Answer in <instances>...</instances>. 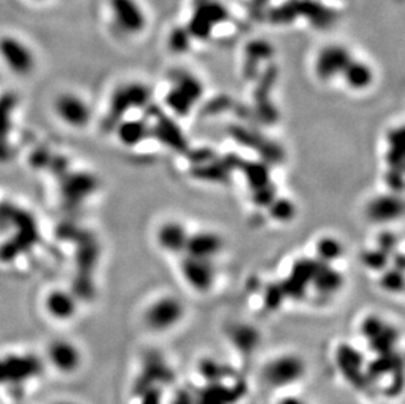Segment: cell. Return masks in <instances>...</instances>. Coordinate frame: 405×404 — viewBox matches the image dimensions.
Segmentation results:
<instances>
[{
  "mask_svg": "<svg viewBox=\"0 0 405 404\" xmlns=\"http://www.w3.org/2000/svg\"><path fill=\"white\" fill-rule=\"evenodd\" d=\"M188 237V231L185 227L175 221H169L160 226L157 239L159 247L163 251L172 255H178L184 254Z\"/></svg>",
  "mask_w": 405,
  "mask_h": 404,
  "instance_id": "e0dca14e",
  "label": "cell"
},
{
  "mask_svg": "<svg viewBox=\"0 0 405 404\" xmlns=\"http://www.w3.org/2000/svg\"><path fill=\"white\" fill-rule=\"evenodd\" d=\"M379 248L385 251L387 254L392 255L395 252L396 246H397V237L391 231H385L379 239H378Z\"/></svg>",
  "mask_w": 405,
  "mask_h": 404,
  "instance_id": "836d02e7",
  "label": "cell"
},
{
  "mask_svg": "<svg viewBox=\"0 0 405 404\" xmlns=\"http://www.w3.org/2000/svg\"><path fill=\"white\" fill-rule=\"evenodd\" d=\"M44 364L34 355H11L0 357V384H20L42 373Z\"/></svg>",
  "mask_w": 405,
  "mask_h": 404,
  "instance_id": "3957f363",
  "label": "cell"
},
{
  "mask_svg": "<svg viewBox=\"0 0 405 404\" xmlns=\"http://www.w3.org/2000/svg\"><path fill=\"white\" fill-rule=\"evenodd\" d=\"M51 365L65 374H71L79 369L81 364V353L77 345L67 340H55L48 349Z\"/></svg>",
  "mask_w": 405,
  "mask_h": 404,
  "instance_id": "4fadbf2b",
  "label": "cell"
},
{
  "mask_svg": "<svg viewBox=\"0 0 405 404\" xmlns=\"http://www.w3.org/2000/svg\"><path fill=\"white\" fill-rule=\"evenodd\" d=\"M227 19V11L215 0H204L194 8L188 30L192 37L205 40L214 28Z\"/></svg>",
  "mask_w": 405,
  "mask_h": 404,
  "instance_id": "ba28073f",
  "label": "cell"
},
{
  "mask_svg": "<svg viewBox=\"0 0 405 404\" xmlns=\"http://www.w3.org/2000/svg\"><path fill=\"white\" fill-rule=\"evenodd\" d=\"M344 254L343 243L333 237H323L317 240V259L320 263L332 264Z\"/></svg>",
  "mask_w": 405,
  "mask_h": 404,
  "instance_id": "cb8c5ba5",
  "label": "cell"
},
{
  "mask_svg": "<svg viewBox=\"0 0 405 404\" xmlns=\"http://www.w3.org/2000/svg\"><path fill=\"white\" fill-rule=\"evenodd\" d=\"M202 84L196 77L182 74L167 95V105L178 116H185L202 96Z\"/></svg>",
  "mask_w": 405,
  "mask_h": 404,
  "instance_id": "8992f818",
  "label": "cell"
},
{
  "mask_svg": "<svg viewBox=\"0 0 405 404\" xmlns=\"http://www.w3.org/2000/svg\"><path fill=\"white\" fill-rule=\"evenodd\" d=\"M336 364L338 372L349 382L359 381V377L365 373V360L354 346L341 344L336 353Z\"/></svg>",
  "mask_w": 405,
  "mask_h": 404,
  "instance_id": "2e32d148",
  "label": "cell"
},
{
  "mask_svg": "<svg viewBox=\"0 0 405 404\" xmlns=\"http://www.w3.org/2000/svg\"><path fill=\"white\" fill-rule=\"evenodd\" d=\"M16 104L18 98L13 93H4L0 96V141H7Z\"/></svg>",
  "mask_w": 405,
  "mask_h": 404,
  "instance_id": "d4e9b609",
  "label": "cell"
},
{
  "mask_svg": "<svg viewBox=\"0 0 405 404\" xmlns=\"http://www.w3.org/2000/svg\"><path fill=\"white\" fill-rule=\"evenodd\" d=\"M95 189H96V180L86 174H80L69 178L67 184L65 185V193L71 201H79L81 198L91 195Z\"/></svg>",
  "mask_w": 405,
  "mask_h": 404,
  "instance_id": "603a6c76",
  "label": "cell"
},
{
  "mask_svg": "<svg viewBox=\"0 0 405 404\" xmlns=\"http://www.w3.org/2000/svg\"><path fill=\"white\" fill-rule=\"evenodd\" d=\"M151 91L140 83H130L119 87L112 96L109 109V125H117L121 117H124L130 109L145 108L149 104Z\"/></svg>",
  "mask_w": 405,
  "mask_h": 404,
  "instance_id": "5b68a950",
  "label": "cell"
},
{
  "mask_svg": "<svg viewBox=\"0 0 405 404\" xmlns=\"http://www.w3.org/2000/svg\"><path fill=\"white\" fill-rule=\"evenodd\" d=\"M274 404H310L305 398L297 394H285L281 398H278L277 402Z\"/></svg>",
  "mask_w": 405,
  "mask_h": 404,
  "instance_id": "e575fe53",
  "label": "cell"
},
{
  "mask_svg": "<svg viewBox=\"0 0 405 404\" xmlns=\"http://www.w3.org/2000/svg\"><path fill=\"white\" fill-rule=\"evenodd\" d=\"M187 318V305L173 294L152 299L143 311V325L154 334H169Z\"/></svg>",
  "mask_w": 405,
  "mask_h": 404,
  "instance_id": "7a4b0ae2",
  "label": "cell"
},
{
  "mask_svg": "<svg viewBox=\"0 0 405 404\" xmlns=\"http://www.w3.org/2000/svg\"><path fill=\"white\" fill-rule=\"evenodd\" d=\"M380 286L388 293H401L403 286H404V277H403V269L400 268H385L383 275L380 277Z\"/></svg>",
  "mask_w": 405,
  "mask_h": 404,
  "instance_id": "83f0119b",
  "label": "cell"
},
{
  "mask_svg": "<svg viewBox=\"0 0 405 404\" xmlns=\"http://www.w3.org/2000/svg\"><path fill=\"white\" fill-rule=\"evenodd\" d=\"M150 129L142 119H126L117 124L119 142L125 146H137L149 137Z\"/></svg>",
  "mask_w": 405,
  "mask_h": 404,
  "instance_id": "7402d4cb",
  "label": "cell"
},
{
  "mask_svg": "<svg viewBox=\"0 0 405 404\" xmlns=\"http://www.w3.org/2000/svg\"><path fill=\"white\" fill-rule=\"evenodd\" d=\"M228 341L241 355L255 353L261 344V332L256 325L237 322L227 330Z\"/></svg>",
  "mask_w": 405,
  "mask_h": 404,
  "instance_id": "5bb4252c",
  "label": "cell"
},
{
  "mask_svg": "<svg viewBox=\"0 0 405 404\" xmlns=\"http://www.w3.org/2000/svg\"><path fill=\"white\" fill-rule=\"evenodd\" d=\"M244 174L253 190L267 187L270 184V174L265 164L263 163H248L244 167Z\"/></svg>",
  "mask_w": 405,
  "mask_h": 404,
  "instance_id": "4316f807",
  "label": "cell"
},
{
  "mask_svg": "<svg viewBox=\"0 0 405 404\" xmlns=\"http://www.w3.org/2000/svg\"><path fill=\"white\" fill-rule=\"evenodd\" d=\"M116 27L124 34H138L146 28L147 18L138 0H109Z\"/></svg>",
  "mask_w": 405,
  "mask_h": 404,
  "instance_id": "52a82bcc",
  "label": "cell"
},
{
  "mask_svg": "<svg viewBox=\"0 0 405 404\" xmlns=\"http://www.w3.org/2000/svg\"><path fill=\"white\" fill-rule=\"evenodd\" d=\"M55 110L60 119L75 128L87 125L91 119L88 104L74 93L60 95L55 101Z\"/></svg>",
  "mask_w": 405,
  "mask_h": 404,
  "instance_id": "7c38bea8",
  "label": "cell"
},
{
  "mask_svg": "<svg viewBox=\"0 0 405 404\" xmlns=\"http://www.w3.org/2000/svg\"><path fill=\"white\" fill-rule=\"evenodd\" d=\"M157 133L161 142H166L175 148H184V139L173 124L163 119L157 126Z\"/></svg>",
  "mask_w": 405,
  "mask_h": 404,
  "instance_id": "4dcf8cb0",
  "label": "cell"
},
{
  "mask_svg": "<svg viewBox=\"0 0 405 404\" xmlns=\"http://www.w3.org/2000/svg\"><path fill=\"white\" fill-rule=\"evenodd\" d=\"M353 57L350 51L343 45H328L321 50L317 56V77L321 80L335 79L341 77L346 65Z\"/></svg>",
  "mask_w": 405,
  "mask_h": 404,
  "instance_id": "8fae6325",
  "label": "cell"
},
{
  "mask_svg": "<svg viewBox=\"0 0 405 404\" xmlns=\"http://www.w3.org/2000/svg\"><path fill=\"white\" fill-rule=\"evenodd\" d=\"M391 255L387 254L379 247L376 249H369L362 254V263L365 264L369 269L376 271V272H383L385 268L390 264Z\"/></svg>",
  "mask_w": 405,
  "mask_h": 404,
  "instance_id": "f1b7e54d",
  "label": "cell"
},
{
  "mask_svg": "<svg viewBox=\"0 0 405 404\" xmlns=\"http://www.w3.org/2000/svg\"><path fill=\"white\" fill-rule=\"evenodd\" d=\"M12 219L16 221L13 223L19 227L20 233L16 234V237L10 240L6 246L0 248V259L3 261H11L15 257L19 256L22 251L33 246L34 242L39 239L36 222L28 213L13 210Z\"/></svg>",
  "mask_w": 405,
  "mask_h": 404,
  "instance_id": "9c48e42d",
  "label": "cell"
},
{
  "mask_svg": "<svg viewBox=\"0 0 405 404\" xmlns=\"http://www.w3.org/2000/svg\"><path fill=\"white\" fill-rule=\"evenodd\" d=\"M223 248V240L215 233L201 231L189 235L184 255L214 260Z\"/></svg>",
  "mask_w": 405,
  "mask_h": 404,
  "instance_id": "9a60e30c",
  "label": "cell"
},
{
  "mask_svg": "<svg viewBox=\"0 0 405 404\" xmlns=\"http://www.w3.org/2000/svg\"><path fill=\"white\" fill-rule=\"evenodd\" d=\"M269 210H270V216L279 222L291 221L296 216L294 204L286 198H274L269 204Z\"/></svg>",
  "mask_w": 405,
  "mask_h": 404,
  "instance_id": "f546056e",
  "label": "cell"
},
{
  "mask_svg": "<svg viewBox=\"0 0 405 404\" xmlns=\"http://www.w3.org/2000/svg\"><path fill=\"white\" fill-rule=\"evenodd\" d=\"M403 201L395 195H382L367 207V216L378 223L391 222L403 214Z\"/></svg>",
  "mask_w": 405,
  "mask_h": 404,
  "instance_id": "ac0fdd59",
  "label": "cell"
},
{
  "mask_svg": "<svg viewBox=\"0 0 405 404\" xmlns=\"http://www.w3.org/2000/svg\"><path fill=\"white\" fill-rule=\"evenodd\" d=\"M388 160L391 163L392 169H401L404 166V137L403 130H394L390 136V154Z\"/></svg>",
  "mask_w": 405,
  "mask_h": 404,
  "instance_id": "484cf974",
  "label": "cell"
},
{
  "mask_svg": "<svg viewBox=\"0 0 405 404\" xmlns=\"http://www.w3.org/2000/svg\"><path fill=\"white\" fill-rule=\"evenodd\" d=\"M180 272L185 284L198 294H206L217 282V268L214 260L184 255Z\"/></svg>",
  "mask_w": 405,
  "mask_h": 404,
  "instance_id": "277c9868",
  "label": "cell"
},
{
  "mask_svg": "<svg viewBox=\"0 0 405 404\" xmlns=\"http://www.w3.org/2000/svg\"><path fill=\"white\" fill-rule=\"evenodd\" d=\"M270 54H272L270 45L264 41H255V42H251L247 46V56L256 62L267 60L270 57Z\"/></svg>",
  "mask_w": 405,
  "mask_h": 404,
  "instance_id": "d6a6232c",
  "label": "cell"
},
{
  "mask_svg": "<svg viewBox=\"0 0 405 404\" xmlns=\"http://www.w3.org/2000/svg\"><path fill=\"white\" fill-rule=\"evenodd\" d=\"M341 77L345 80L347 87L354 91L369 89L374 82L373 69L365 62L353 58L346 65Z\"/></svg>",
  "mask_w": 405,
  "mask_h": 404,
  "instance_id": "ffe728a7",
  "label": "cell"
},
{
  "mask_svg": "<svg viewBox=\"0 0 405 404\" xmlns=\"http://www.w3.org/2000/svg\"><path fill=\"white\" fill-rule=\"evenodd\" d=\"M311 286L321 296H333L344 286V276L332 264L320 263Z\"/></svg>",
  "mask_w": 405,
  "mask_h": 404,
  "instance_id": "d6986e66",
  "label": "cell"
},
{
  "mask_svg": "<svg viewBox=\"0 0 405 404\" xmlns=\"http://www.w3.org/2000/svg\"><path fill=\"white\" fill-rule=\"evenodd\" d=\"M190 33L188 28H176L169 34V46L176 53H184L190 46Z\"/></svg>",
  "mask_w": 405,
  "mask_h": 404,
  "instance_id": "1f68e13d",
  "label": "cell"
},
{
  "mask_svg": "<svg viewBox=\"0 0 405 404\" xmlns=\"http://www.w3.org/2000/svg\"><path fill=\"white\" fill-rule=\"evenodd\" d=\"M306 374V360L296 352H281L272 356L261 367L263 382L277 391L300 384Z\"/></svg>",
  "mask_w": 405,
  "mask_h": 404,
  "instance_id": "6da1fadb",
  "label": "cell"
},
{
  "mask_svg": "<svg viewBox=\"0 0 405 404\" xmlns=\"http://www.w3.org/2000/svg\"><path fill=\"white\" fill-rule=\"evenodd\" d=\"M45 307L54 319L69 320L77 311V302L74 296L67 292L54 290L46 297Z\"/></svg>",
  "mask_w": 405,
  "mask_h": 404,
  "instance_id": "44dd1931",
  "label": "cell"
},
{
  "mask_svg": "<svg viewBox=\"0 0 405 404\" xmlns=\"http://www.w3.org/2000/svg\"><path fill=\"white\" fill-rule=\"evenodd\" d=\"M0 57L15 74L27 75L34 69L33 51L16 37L4 36L0 39Z\"/></svg>",
  "mask_w": 405,
  "mask_h": 404,
  "instance_id": "30bf717a",
  "label": "cell"
},
{
  "mask_svg": "<svg viewBox=\"0 0 405 404\" xmlns=\"http://www.w3.org/2000/svg\"><path fill=\"white\" fill-rule=\"evenodd\" d=\"M54 404H75V403H72V402H66V400H63V402H57V403Z\"/></svg>",
  "mask_w": 405,
  "mask_h": 404,
  "instance_id": "d590c367",
  "label": "cell"
}]
</instances>
